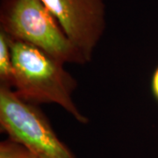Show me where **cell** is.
Returning a JSON list of instances; mask_svg holds the SVG:
<instances>
[{"instance_id": "6da1fadb", "label": "cell", "mask_w": 158, "mask_h": 158, "mask_svg": "<svg viewBox=\"0 0 158 158\" xmlns=\"http://www.w3.org/2000/svg\"><path fill=\"white\" fill-rule=\"evenodd\" d=\"M10 40L12 90L26 101L37 106L56 104L79 123L87 124L89 118L77 108L72 98L77 83L65 70L64 64L29 43L11 38Z\"/></svg>"}, {"instance_id": "7a4b0ae2", "label": "cell", "mask_w": 158, "mask_h": 158, "mask_svg": "<svg viewBox=\"0 0 158 158\" xmlns=\"http://www.w3.org/2000/svg\"><path fill=\"white\" fill-rule=\"evenodd\" d=\"M0 30L11 39L34 46L63 64L87 63L42 0H1Z\"/></svg>"}, {"instance_id": "3957f363", "label": "cell", "mask_w": 158, "mask_h": 158, "mask_svg": "<svg viewBox=\"0 0 158 158\" xmlns=\"http://www.w3.org/2000/svg\"><path fill=\"white\" fill-rule=\"evenodd\" d=\"M0 128L8 138L27 148L35 158H77L37 105L4 86H0Z\"/></svg>"}, {"instance_id": "277c9868", "label": "cell", "mask_w": 158, "mask_h": 158, "mask_svg": "<svg viewBox=\"0 0 158 158\" xmlns=\"http://www.w3.org/2000/svg\"><path fill=\"white\" fill-rule=\"evenodd\" d=\"M63 33L89 62L106 29L105 0H42Z\"/></svg>"}, {"instance_id": "5b68a950", "label": "cell", "mask_w": 158, "mask_h": 158, "mask_svg": "<svg viewBox=\"0 0 158 158\" xmlns=\"http://www.w3.org/2000/svg\"><path fill=\"white\" fill-rule=\"evenodd\" d=\"M0 86L12 89L13 63L11 40L7 34L0 30Z\"/></svg>"}, {"instance_id": "8992f818", "label": "cell", "mask_w": 158, "mask_h": 158, "mask_svg": "<svg viewBox=\"0 0 158 158\" xmlns=\"http://www.w3.org/2000/svg\"><path fill=\"white\" fill-rule=\"evenodd\" d=\"M0 158H35L23 144L10 138L0 142Z\"/></svg>"}, {"instance_id": "52a82bcc", "label": "cell", "mask_w": 158, "mask_h": 158, "mask_svg": "<svg viewBox=\"0 0 158 158\" xmlns=\"http://www.w3.org/2000/svg\"><path fill=\"white\" fill-rule=\"evenodd\" d=\"M151 91L155 99L158 102V66L155 69L151 78Z\"/></svg>"}]
</instances>
